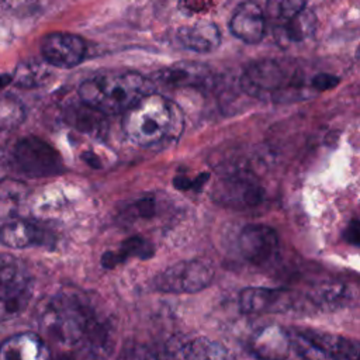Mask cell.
Masks as SVG:
<instances>
[{"mask_svg":"<svg viewBox=\"0 0 360 360\" xmlns=\"http://www.w3.org/2000/svg\"><path fill=\"white\" fill-rule=\"evenodd\" d=\"M38 321L42 335L58 345L75 346L87 340L94 350L105 346V330L90 305L76 294L60 292L44 302Z\"/></svg>","mask_w":360,"mask_h":360,"instance_id":"6da1fadb","label":"cell"},{"mask_svg":"<svg viewBox=\"0 0 360 360\" xmlns=\"http://www.w3.org/2000/svg\"><path fill=\"white\" fill-rule=\"evenodd\" d=\"M149 89L150 82L136 72L110 70L84 80L79 87V97L104 114H118L150 93Z\"/></svg>","mask_w":360,"mask_h":360,"instance_id":"7a4b0ae2","label":"cell"},{"mask_svg":"<svg viewBox=\"0 0 360 360\" xmlns=\"http://www.w3.org/2000/svg\"><path fill=\"white\" fill-rule=\"evenodd\" d=\"M177 117L176 107L166 97L150 91L124 112L122 128L134 143L150 146L174 131Z\"/></svg>","mask_w":360,"mask_h":360,"instance_id":"3957f363","label":"cell"},{"mask_svg":"<svg viewBox=\"0 0 360 360\" xmlns=\"http://www.w3.org/2000/svg\"><path fill=\"white\" fill-rule=\"evenodd\" d=\"M240 84L249 96L274 101L300 98L304 86L298 68L278 59H262L250 63L242 75Z\"/></svg>","mask_w":360,"mask_h":360,"instance_id":"277c9868","label":"cell"},{"mask_svg":"<svg viewBox=\"0 0 360 360\" xmlns=\"http://www.w3.org/2000/svg\"><path fill=\"white\" fill-rule=\"evenodd\" d=\"M214 278V269L204 260L179 262L153 280V287L158 291L169 294H193L207 288Z\"/></svg>","mask_w":360,"mask_h":360,"instance_id":"5b68a950","label":"cell"},{"mask_svg":"<svg viewBox=\"0 0 360 360\" xmlns=\"http://www.w3.org/2000/svg\"><path fill=\"white\" fill-rule=\"evenodd\" d=\"M13 156L20 172L30 177H49L63 172L58 150L34 135L20 139L14 146Z\"/></svg>","mask_w":360,"mask_h":360,"instance_id":"8992f818","label":"cell"},{"mask_svg":"<svg viewBox=\"0 0 360 360\" xmlns=\"http://www.w3.org/2000/svg\"><path fill=\"white\" fill-rule=\"evenodd\" d=\"M242 256L256 266H266L278 252V236L276 231L263 224L246 225L238 238Z\"/></svg>","mask_w":360,"mask_h":360,"instance_id":"52a82bcc","label":"cell"},{"mask_svg":"<svg viewBox=\"0 0 360 360\" xmlns=\"http://www.w3.org/2000/svg\"><path fill=\"white\" fill-rule=\"evenodd\" d=\"M41 53L51 66L70 69L84 59L86 44L83 38L70 32H51L42 38Z\"/></svg>","mask_w":360,"mask_h":360,"instance_id":"ba28073f","label":"cell"},{"mask_svg":"<svg viewBox=\"0 0 360 360\" xmlns=\"http://www.w3.org/2000/svg\"><path fill=\"white\" fill-rule=\"evenodd\" d=\"M295 305L291 291L283 288L249 287L239 294V307L245 314H271L290 311Z\"/></svg>","mask_w":360,"mask_h":360,"instance_id":"9c48e42d","label":"cell"},{"mask_svg":"<svg viewBox=\"0 0 360 360\" xmlns=\"http://www.w3.org/2000/svg\"><path fill=\"white\" fill-rule=\"evenodd\" d=\"M264 10L257 1H242L229 20V31L238 39L246 44H259L266 34Z\"/></svg>","mask_w":360,"mask_h":360,"instance_id":"30bf717a","label":"cell"},{"mask_svg":"<svg viewBox=\"0 0 360 360\" xmlns=\"http://www.w3.org/2000/svg\"><path fill=\"white\" fill-rule=\"evenodd\" d=\"M49 233L39 224L13 218L0 225V242L8 248L24 249L30 246H44L48 243Z\"/></svg>","mask_w":360,"mask_h":360,"instance_id":"8fae6325","label":"cell"},{"mask_svg":"<svg viewBox=\"0 0 360 360\" xmlns=\"http://www.w3.org/2000/svg\"><path fill=\"white\" fill-rule=\"evenodd\" d=\"M217 200L235 207H253L263 200L262 187L252 179L232 176L222 180L215 188Z\"/></svg>","mask_w":360,"mask_h":360,"instance_id":"7c38bea8","label":"cell"},{"mask_svg":"<svg viewBox=\"0 0 360 360\" xmlns=\"http://www.w3.org/2000/svg\"><path fill=\"white\" fill-rule=\"evenodd\" d=\"M51 357L45 342L35 333L24 332L10 336L0 345V359L3 360H39Z\"/></svg>","mask_w":360,"mask_h":360,"instance_id":"4fadbf2b","label":"cell"},{"mask_svg":"<svg viewBox=\"0 0 360 360\" xmlns=\"http://www.w3.org/2000/svg\"><path fill=\"white\" fill-rule=\"evenodd\" d=\"M179 42L188 51L207 53L215 51L221 44V32L217 24L211 21H197L183 25L177 31Z\"/></svg>","mask_w":360,"mask_h":360,"instance_id":"5bb4252c","label":"cell"},{"mask_svg":"<svg viewBox=\"0 0 360 360\" xmlns=\"http://www.w3.org/2000/svg\"><path fill=\"white\" fill-rule=\"evenodd\" d=\"M156 80L172 87H198L210 80V69L195 62H180L159 70Z\"/></svg>","mask_w":360,"mask_h":360,"instance_id":"9a60e30c","label":"cell"},{"mask_svg":"<svg viewBox=\"0 0 360 360\" xmlns=\"http://www.w3.org/2000/svg\"><path fill=\"white\" fill-rule=\"evenodd\" d=\"M105 114L87 105L82 100L79 104H72L65 110L66 122L76 131L93 138H103L107 134L108 124Z\"/></svg>","mask_w":360,"mask_h":360,"instance_id":"2e32d148","label":"cell"},{"mask_svg":"<svg viewBox=\"0 0 360 360\" xmlns=\"http://www.w3.org/2000/svg\"><path fill=\"white\" fill-rule=\"evenodd\" d=\"M253 350L266 359H285L291 356V333L280 326H270L259 332L253 340Z\"/></svg>","mask_w":360,"mask_h":360,"instance_id":"e0dca14e","label":"cell"},{"mask_svg":"<svg viewBox=\"0 0 360 360\" xmlns=\"http://www.w3.org/2000/svg\"><path fill=\"white\" fill-rule=\"evenodd\" d=\"M314 346L323 353L326 359H356L360 357V343L356 340H350L342 336L325 333V332H314L305 330L302 332Z\"/></svg>","mask_w":360,"mask_h":360,"instance_id":"ac0fdd59","label":"cell"},{"mask_svg":"<svg viewBox=\"0 0 360 360\" xmlns=\"http://www.w3.org/2000/svg\"><path fill=\"white\" fill-rule=\"evenodd\" d=\"M316 24H318V20L315 13L311 8L305 7L281 28L274 30V37L283 45L302 42L314 35L316 30Z\"/></svg>","mask_w":360,"mask_h":360,"instance_id":"d6986e66","label":"cell"},{"mask_svg":"<svg viewBox=\"0 0 360 360\" xmlns=\"http://www.w3.org/2000/svg\"><path fill=\"white\" fill-rule=\"evenodd\" d=\"M31 298L28 276L0 290V321H8L21 314Z\"/></svg>","mask_w":360,"mask_h":360,"instance_id":"ffe728a7","label":"cell"},{"mask_svg":"<svg viewBox=\"0 0 360 360\" xmlns=\"http://www.w3.org/2000/svg\"><path fill=\"white\" fill-rule=\"evenodd\" d=\"M153 255V246L143 239L142 236H131L125 239L120 249L105 252L101 256V264L105 269H112L120 263L125 262L128 257H139L149 259Z\"/></svg>","mask_w":360,"mask_h":360,"instance_id":"44dd1931","label":"cell"},{"mask_svg":"<svg viewBox=\"0 0 360 360\" xmlns=\"http://www.w3.org/2000/svg\"><path fill=\"white\" fill-rule=\"evenodd\" d=\"M28 188L24 183L4 179L0 181V225L17 218V212L25 200Z\"/></svg>","mask_w":360,"mask_h":360,"instance_id":"7402d4cb","label":"cell"},{"mask_svg":"<svg viewBox=\"0 0 360 360\" xmlns=\"http://www.w3.org/2000/svg\"><path fill=\"white\" fill-rule=\"evenodd\" d=\"M308 4V0H266L264 15L273 31L281 28Z\"/></svg>","mask_w":360,"mask_h":360,"instance_id":"603a6c76","label":"cell"},{"mask_svg":"<svg viewBox=\"0 0 360 360\" xmlns=\"http://www.w3.org/2000/svg\"><path fill=\"white\" fill-rule=\"evenodd\" d=\"M180 356L186 359H222L226 357V352L219 343L198 338L181 346Z\"/></svg>","mask_w":360,"mask_h":360,"instance_id":"cb8c5ba5","label":"cell"},{"mask_svg":"<svg viewBox=\"0 0 360 360\" xmlns=\"http://www.w3.org/2000/svg\"><path fill=\"white\" fill-rule=\"evenodd\" d=\"M48 75L49 72L46 70V68H44L38 62H24L17 66L13 75V83L18 87L31 89L41 86L46 80Z\"/></svg>","mask_w":360,"mask_h":360,"instance_id":"d4e9b609","label":"cell"},{"mask_svg":"<svg viewBox=\"0 0 360 360\" xmlns=\"http://www.w3.org/2000/svg\"><path fill=\"white\" fill-rule=\"evenodd\" d=\"M25 117L22 104L8 96L0 97V131L17 128Z\"/></svg>","mask_w":360,"mask_h":360,"instance_id":"484cf974","label":"cell"},{"mask_svg":"<svg viewBox=\"0 0 360 360\" xmlns=\"http://www.w3.org/2000/svg\"><path fill=\"white\" fill-rule=\"evenodd\" d=\"M27 277L21 263L11 255L0 253V290Z\"/></svg>","mask_w":360,"mask_h":360,"instance_id":"4316f807","label":"cell"},{"mask_svg":"<svg viewBox=\"0 0 360 360\" xmlns=\"http://www.w3.org/2000/svg\"><path fill=\"white\" fill-rule=\"evenodd\" d=\"M343 292H345V287L340 285V284H329V285H323L316 292H315V297H316V302H328V304H332V302H336L339 298L343 297Z\"/></svg>","mask_w":360,"mask_h":360,"instance_id":"83f0119b","label":"cell"},{"mask_svg":"<svg viewBox=\"0 0 360 360\" xmlns=\"http://www.w3.org/2000/svg\"><path fill=\"white\" fill-rule=\"evenodd\" d=\"M339 82H340V79L335 75L318 73L311 79L309 87L316 91H325V90H330V89L336 87L339 84Z\"/></svg>","mask_w":360,"mask_h":360,"instance_id":"f1b7e54d","label":"cell"},{"mask_svg":"<svg viewBox=\"0 0 360 360\" xmlns=\"http://www.w3.org/2000/svg\"><path fill=\"white\" fill-rule=\"evenodd\" d=\"M155 214V201L152 198H143L132 205V215L136 218H149Z\"/></svg>","mask_w":360,"mask_h":360,"instance_id":"f546056e","label":"cell"},{"mask_svg":"<svg viewBox=\"0 0 360 360\" xmlns=\"http://www.w3.org/2000/svg\"><path fill=\"white\" fill-rule=\"evenodd\" d=\"M343 239L352 246H360V219H352L343 231Z\"/></svg>","mask_w":360,"mask_h":360,"instance_id":"4dcf8cb0","label":"cell"},{"mask_svg":"<svg viewBox=\"0 0 360 360\" xmlns=\"http://www.w3.org/2000/svg\"><path fill=\"white\" fill-rule=\"evenodd\" d=\"M82 156H83V160H86L89 166H91V167H100L98 158H97L94 153H91V152H86V153H83Z\"/></svg>","mask_w":360,"mask_h":360,"instance_id":"1f68e13d","label":"cell"},{"mask_svg":"<svg viewBox=\"0 0 360 360\" xmlns=\"http://www.w3.org/2000/svg\"><path fill=\"white\" fill-rule=\"evenodd\" d=\"M10 83H13V75L0 73V90L4 89L6 86H8Z\"/></svg>","mask_w":360,"mask_h":360,"instance_id":"d6a6232c","label":"cell"},{"mask_svg":"<svg viewBox=\"0 0 360 360\" xmlns=\"http://www.w3.org/2000/svg\"><path fill=\"white\" fill-rule=\"evenodd\" d=\"M359 56H360V46H359Z\"/></svg>","mask_w":360,"mask_h":360,"instance_id":"836d02e7","label":"cell"}]
</instances>
